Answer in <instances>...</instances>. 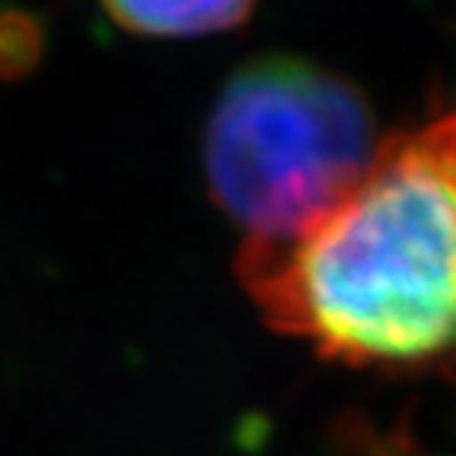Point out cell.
<instances>
[{
    "instance_id": "1",
    "label": "cell",
    "mask_w": 456,
    "mask_h": 456,
    "mask_svg": "<svg viewBox=\"0 0 456 456\" xmlns=\"http://www.w3.org/2000/svg\"><path fill=\"white\" fill-rule=\"evenodd\" d=\"M270 327L349 368H456V111L380 140L305 235L238 256Z\"/></svg>"
},
{
    "instance_id": "2",
    "label": "cell",
    "mask_w": 456,
    "mask_h": 456,
    "mask_svg": "<svg viewBox=\"0 0 456 456\" xmlns=\"http://www.w3.org/2000/svg\"><path fill=\"white\" fill-rule=\"evenodd\" d=\"M378 146L368 99L339 73L289 54L238 67L203 142L209 193L244 232L238 256L305 235L358 184Z\"/></svg>"
},
{
    "instance_id": "3",
    "label": "cell",
    "mask_w": 456,
    "mask_h": 456,
    "mask_svg": "<svg viewBox=\"0 0 456 456\" xmlns=\"http://www.w3.org/2000/svg\"><path fill=\"white\" fill-rule=\"evenodd\" d=\"M118 26L152 38L213 36L241 26L256 0H102Z\"/></svg>"
}]
</instances>
